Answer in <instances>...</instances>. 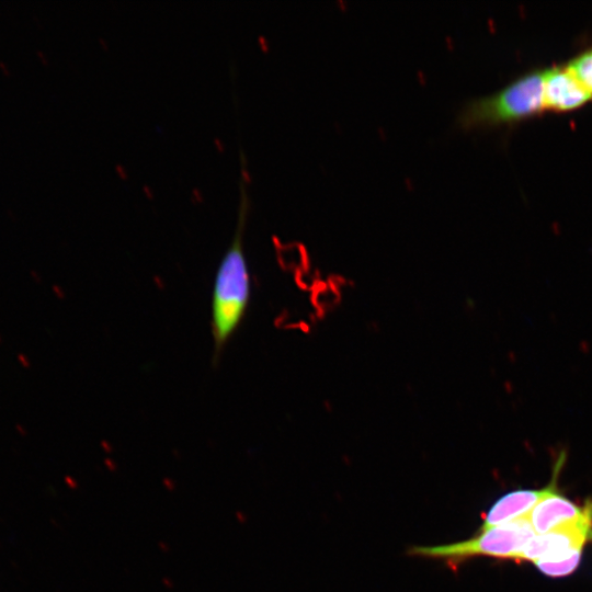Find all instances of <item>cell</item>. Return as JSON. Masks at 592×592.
I'll list each match as a JSON object with an SVG mask.
<instances>
[{
  "label": "cell",
  "mask_w": 592,
  "mask_h": 592,
  "mask_svg": "<svg viewBox=\"0 0 592 592\" xmlns=\"http://www.w3.org/2000/svg\"><path fill=\"white\" fill-rule=\"evenodd\" d=\"M239 189L240 200L234 238L218 264L212 294V335L215 358H218L240 326L251 295V280L242 242L250 204L243 175L240 179Z\"/></svg>",
  "instance_id": "obj_1"
},
{
  "label": "cell",
  "mask_w": 592,
  "mask_h": 592,
  "mask_svg": "<svg viewBox=\"0 0 592 592\" xmlns=\"http://www.w3.org/2000/svg\"><path fill=\"white\" fill-rule=\"evenodd\" d=\"M544 107V72H533L502 90L469 100L458 112L464 128L496 125L521 119Z\"/></svg>",
  "instance_id": "obj_2"
},
{
  "label": "cell",
  "mask_w": 592,
  "mask_h": 592,
  "mask_svg": "<svg viewBox=\"0 0 592 592\" xmlns=\"http://www.w3.org/2000/svg\"><path fill=\"white\" fill-rule=\"evenodd\" d=\"M535 535L528 516L479 531V534L462 542L413 547L410 554L426 558L443 559L451 563L459 562L474 556H487L499 559H515L527 542Z\"/></svg>",
  "instance_id": "obj_3"
},
{
  "label": "cell",
  "mask_w": 592,
  "mask_h": 592,
  "mask_svg": "<svg viewBox=\"0 0 592 592\" xmlns=\"http://www.w3.org/2000/svg\"><path fill=\"white\" fill-rule=\"evenodd\" d=\"M592 540V510L573 524L535 534L525 545L519 560L554 561L582 555L584 545Z\"/></svg>",
  "instance_id": "obj_4"
},
{
  "label": "cell",
  "mask_w": 592,
  "mask_h": 592,
  "mask_svg": "<svg viewBox=\"0 0 592 592\" xmlns=\"http://www.w3.org/2000/svg\"><path fill=\"white\" fill-rule=\"evenodd\" d=\"M591 510V502L580 506L558 493L555 488L534 506L527 516L535 534L540 535L579 522Z\"/></svg>",
  "instance_id": "obj_5"
},
{
  "label": "cell",
  "mask_w": 592,
  "mask_h": 592,
  "mask_svg": "<svg viewBox=\"0 0 592 592\" xmlns=\"http://www.w3.org/2000/svg\"><path fill=\"white\" fill-rule=\"evenodd\" d=\"M591 98L592 94L567 68L544 71V107L567 111Z\"/></svg>",
  "instance_id": "obj_6"
},
{
  "label": "cell",
  "mask_w": 592,
  "mask_h": 592,
  "mask_svg": "<svg viewBox=\"0 0 592 592\" xmlns=\"http://www.w3.org/2000/svg\"><path fill=\"white\" fill-rule=\"evenodd\" d=\"M555 487L556 480L554 479L549 486L543 489L516 490L504 494L489 509L483 517L480 531L527 516L534 506Z\"/></svg>",
  "instance_id": "obj_7"
},
{
  "label": "cell",
  "mask_w": 592,
  "mask_h": 592,
  "mask_svg": "<svg viewBox=\"0 0 592 592\" xmlns=\"http://www.w3.org/2000/svg\"><path fill=\"white\" fill-rule=\"evenodd\" d=\"M582 555H574L568 558L554 560V561H538L535 562L536 567L546 576L549 577H565L573 572L581 559Z\"/></svg>",
  "instance_id": "obj_8"
},
{
  "label": "cell",
  "mask_w": 592,
  "mask_h": 592,
  "mask_svg": "<svg viewBox=\"0 0 592 592\" xmlns=\"http://www.w3.org/2000/svg\"><path fill=\"white\" fill-rule=\"evenodd\" d=\"M592 94V50L574 58L566 67Z\"/></svg>",
  "instance_id": "obj_9"
}]
</instances>
